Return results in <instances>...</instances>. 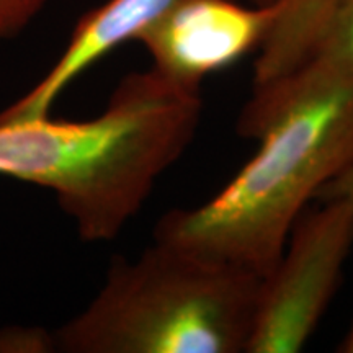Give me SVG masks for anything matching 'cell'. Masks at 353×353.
I'll return each instance as SVG.
<instances>
[{
	"label": "cell",
	"instance_id": "1",
	"mask_svg": "<svg viewBox=\"0 0 353 353\" xmlns=\"http://www.w3.org/2000/svg\"><path fill=\"white\" fill-rule=\"evenodd\" d=\"M237 131L255 156L211 200L162 216L154 241L265 278L304 206L353 162V70L309 61L252 90Z\"/></svg>",
	"mask_w": 353,
	"mask_h": 353
},
{
	"label": "cell",
	"instance_id": "2",
	"mask_svg": "<svg viewBox=\"0 0 353 353\" xmlns=\"http://www.w3.org/2000/svg\"><path fill=\"white\" fill-rule=\"evenodd\" d=\"M201 112L200 87L131 72L92 120L0 123V175L54 192L81 239L112 241L187 151Z\"/></svg>",
	"mask_w": 353,
	"mask_h": 353
},
{
	"label": "cell",
	"instance_id": "3",
	"mask_svg": "<svg viewBox=\"0 0 353 353\" xmlns=\"http://www.w3.org/2000/svg\"><path fill=\"white\" fill-rule=\"evenodd\" d=\"M263 276L154 241L52 334L65 353H245Z\"/></svg>",
	"mask_w": 353,
	"mask_h": 353
},
{
	"label": "cell",
	"instance_id": "4",
	"mask_svg": "<svg viewBox=\"0 0 353 353\" xmlns=\"http://www.w3.org/2000/svg\"><path fill=\"white\" fill-rule=\"evenodd\" d=\"M353 250V206L322 200L299 216L273 270L263 278L245 353H294L327 311Z\"/></svg>",
	"mask_w": 353,
	"mask_h": 353
},
{
	"label": "cell",
	"instance_id": "5",
	"mask_svg": "<svg viewBox=\"0 0 353 353\" xmlns=\"http://www.w3.org/2000/svg\"><path fill=\"white\" fill-rule=\"evenodd\" d=\"M278 3L245 7L234 0H176L138 38L152 68L190 87L259 50L272 32Z\"/></svg>",
	"mask_w": 353,
	"mask_h": 353
},
{
	"label": "cell",
	"instance_id": "6",
	"mask_svg": "<svg viewBox=\"0 0 353 353\" xmlns=\"http://www.w3.org/2000/svg\"><path fill=\"white\" fill-rule=\"evenodd\" d=\"M176 0H107L77 21L70 39L48 74L0 112V123L28 121L48 117L70 83L110 52L138 38L161 19Z\"/></svg>",
	"mask_w": 353,
	"mask_h": 353
},
{
	"label": "cell",
	"instance_id": "7",
	"mask_svg": "<svg viewBox=\"0 0 353 353\" xmlns=\"http://www.w3.org/2000/svg\"><path fill=\"white\" fill-rule=\"evenodd\" d=\"M339 2L341 0H276L278 17L259 48L252 90L283 81L311 59Z\"/></svg>",
	"mask_w": 353,
	"mask_h": 353
},
{
	"label": "cell",
	"instance_id": "8",
	"mask_svg": "<svg viewBox=\"0 0 353 353\" xmlns=\"http://www.w3.org/2000/svg\"><path fill=\"white\" fill-rule=\"evenodd\" d=\"M309 61L335 69L353 70V0L339 2Z\"/></svg>",
	"mask_w": 353,
	"mask_h": 353
},
{
	"label": "cell",
	"instance_id": "9",
	"mask_svg": "<svg viewBox=\"0 0 353 353\" xmlns=\"http://www.w3.org/2000/svg\"><path fill=\"white\" fill-rule=\"evenodd\" d=\"M48 0H0V43L23 32Z\"/></svg>",
	"mask_w": 353,
	"mask_h": 353
},
{
	"label": "cell",
	"instance_id": "10",
	"mask_svg": "<svg viewBox=\"0 0 353 353\" xmlns=\"http://www.w3.org/2000/svg\"><path fill=\"white\" fill-rule=\"evenodd\" d=\"M2 352H52L56 350L52 334L41 329H8L0 332Z\"/></svg>",
	"mask_w": 353,
	"mask_h": 353
},
{
	"label": "cell",
	"instance_id": "11",
	"mask_svg": "<svg viewBox=\"0 0 353 353\" xmlns=\"http://www.w3.org/2000/svg\"><path fill=\"white\" fill-rule=\"evenodd\" d=\"M330 198H347L353 206V162L317 193L316 200L322 201Z\"/></svg>",
	"mask_w": 353,
	"mask_h": 353
},
{
	"label": "cell",
	"instance_id": "12",
	"mask_svg": "<svg viewBox=\"0 0 353 353\" xmlns=\"http://www.w3.org/2000/svg\"><path fill=\"white\" fill-rule=\"evenodd\" d=\"M337 350L342 353H353V325H352V329L348 330L347 337L343 339V342L339 345Z\"/></svg>",
	"mask_w": 353,
	"mask_h": 353
},
{
	"label": "cell",
	"instance_id": "13",
	"mask_svg": "<svg viewBox=\"0 0 353 353\" xmlns=\"http://www.w3.org/2000/svg\"><path fill=\"white\" fill-rule=\"evenodd\" d=\"M255 3H273V2H276V0H254Z\"/></svg>",
	"mask_w": 353,
	"mask_h": 353
}]
</instances>
